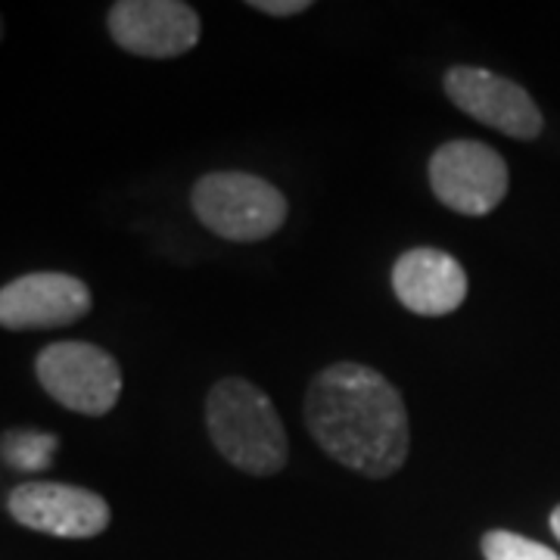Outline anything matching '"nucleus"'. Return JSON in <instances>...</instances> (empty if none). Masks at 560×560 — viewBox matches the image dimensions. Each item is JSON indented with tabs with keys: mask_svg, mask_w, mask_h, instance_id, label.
Segmentation results:
<instances>
[{
	"mask_svg": "<svg viewBox=\"0 0 560 560\" xmlns=\"http://www.w3.org/2000/svg\"><path fill=\"white\" fill-rule=\"evenodd\" d=\"M305 423L330 458L361 477H393L408 458V411L399 389L359 361H337L308 383Z\"/></svg>",
	"mask_w": 560,
	"mask_h": 560,
	"instance_id": "f257e3e1",
	"label": "nucleus"
},
{
	"mask_svg": "<svg viewBox=\"0 0 560 560\" xmlns=\"http://www.w3.org/2000/svg\"><path fill=\"white\" fill-rule=\"evenodd\" d=\"M206 427L219 455L243 474L271 477L287 467V430L275 401L256 383L224 377L206 399Z\"/></svg>",
	"mask_w": 560,
	"mask_h": 560,
	"instance_id": "f03ea898",
	"label": "nucleus"
},
{
	"mask_svg": "<svg viewBox=\"0 0 560 560\" xmlns=\"http://www.w3.org/2000/svg\"><path fill=\"white\" fill-rule=\"evenodd\" d=\"M190 202L202 228L231 243L268 241L287 221V197L271 180L249 172L202 175Z\"/></svg>",
	"mask_w": 560,
	"mask_h": 560,
	"instance_id": "7ed1b4c3",
	"label": "nucleus"
},
{
	"mask_svg": "<svg viewBox=\"0 0 560 560\" xmlns=\"http://www.w3.org/2000/svg\"><path fill=\"white\" fill-rule=\"evenodd\" d=\"M35 371L44 393L75 415L103 418L121 396L119 361L94 342H50Z\"/></svg>",
	"mask_w": 560,
	"mask_h": 560,
	"instance_id": "20e7f679",
	"label": "nucleus"
},
{
	"mask_svg": "<svg viewBox=\"0 0 560 560\" xmlns=\"http://www.w3.org/2000/svg\"><path fill=\"white\" fill-rule=\"evenodd\" d=\"M508 162L480 140H448L430 160V187L458 215H489L508 197Z\"/></svg>",
	"mask_w": 560,
	"mask_h": 560,
	"instance_id": "39448f33",
	"label": "nucleus"
},
{
	"mask_svg": "<svg viewBox=\"0 0 560 560\" xmlns=\"http://www.w3.org/2000/svg\"><path fill=\"white\" fill-rule=\"evenodd\" d=\"M106 25L121 50L150 60H175L200 44V13L180 0H119Z\"/></svg>",
	"mask_w": 560,
	"mask_h": 560,
	"instance_id": "423d86ee",
	"label": "nucleus"
},
{
	"mask_svg": "<svg viewBox=\"0 0 560 560\" xmlns=\"http://www.w3.org/2000/svg\"><path fill=\"white\" fill-rule=\"evenodd\" d=\"M7 511L25 529L57 539H94L109 526V504L72 482H22L10 492Z\"/></svg>",
	"mask_w": 560,
	"mask_h": 560,
	"instance_id": "0eeeda50",
	"label": "nucleus"
},
{
	"mask_svg": "<svg viewBox=\"0 0 560 560\" xmlns=\"http://www.w3.org/2000/svg\"><path fill=\"white\" fill-rule=\"evenodd\" d=\"M448 101L470 119L495 128L514 140H533L541 135V113L536 101L517 81L495 75L480 66H455L445 72Z\"/></svg>",
	"mask_w": 560,
	"mask_h": 560,
	"instance_id": "6e6552de",
	"label": "nucleus"
},
{
	"mask_svg": "<svg viewBox=\"0 0 560 560\" xmlns=\"http://www.w3.org/2000/svg\"><path fill=\"white\" fill-rule=\"evenodd\" d=\"M91 312L88 283L62 271H35L0 287V327L47 330L69 327Z\"/></svg>",
	"mask_w": 560,
	"mask_h": 560,
	"instance_id": "1a4fd4ad",
	"label": "nucleus"
},
{
	"mask_svg": "<svg viewBox=\"0 0 560 560\" xmlns=\"http://www.w3.org/2000/svg\"><path fill=\"white\" fill-rule=\"evenodd\" d=\"M393 293L408 312L423 318H442L467 300V275L455 256L433 246H418L396 261Z\"/></svg>",
	"mask_w": 560,
	"mask_h": 560,
	"instance_id": "9d476101",
	"label": "nucleus"
},
{
	"mask_svg": "<svg viewBox=\"0 0 560 560\" xmlns=\"http://www.w3.org/2000/svg\"><path fill=\"white\" fill-rule=\"evenodd\" d=\"M60 440L54 433H38V430H10L0 436V458L7 467L22 470V474H40L54 464Z\"/></svg>",
	"mask_w": 560,
	"mask_h": 560,
	"instance_id": "9b49d317",
	"label": "nucleus"
},
{
	"mask_svg": "<svg viewBox=\"0 0 560 560\" xmlns=\"http://www.w3.org/2000/svg\"><path fill=\"white\" fill-rule=\"evenodd\" d=\"M482 558L486 560H560L558 551H551L541 541L526 539L508 529H492L482 536Z\"/></svg>",
	"mask_w": 560,
	"mask_h": 560,
	"instance_id": "f8f14e48",
	"label": "nucleus"
},
{
	"mask_svg": "<svg viewBox=\"0 0 560 560\" xmlns=\"http://www.w3.org/2000/svg\"><path fill=\"white\" fill-rule=\"evenodd\" d=\"M249 7L265 16H300L305 10H312L308 0H253Z\"/></svg>",
	"mask_w": 560,
	"mask_h": 560,
	"instance_id": "ddd939ff",
	"label": "nucleus"
},
{
	"mask_svg": "<svg viewBox=\"0 0 560 560\" xmlns=\"http://www.w3.org/2000/svg\"><path fill=\"white\" fill-rule=\"evenodd\" d=\"M551 533L560 539V504L551 511Z\"/></svg>",
	"mask_w": 560,
	"mask_h": 560,
	"instance_id": "4468645a",
	"label": "nucleus"
},
{
	"mask_svg": "<svg viewBox=\"0 0 560 560\" xmlns=\"http://www.w3.org/2000/svg\"><path fill=\"white\" fill-rule=\"evenodd\" d=\"M0 40H3V20H0Z\"/></svg>",
	"mask_w": 560,
	"mask_h": 560,
	"instance_id": "2eb2a0df",
	"label": "nucleus"
}]
</instances>
